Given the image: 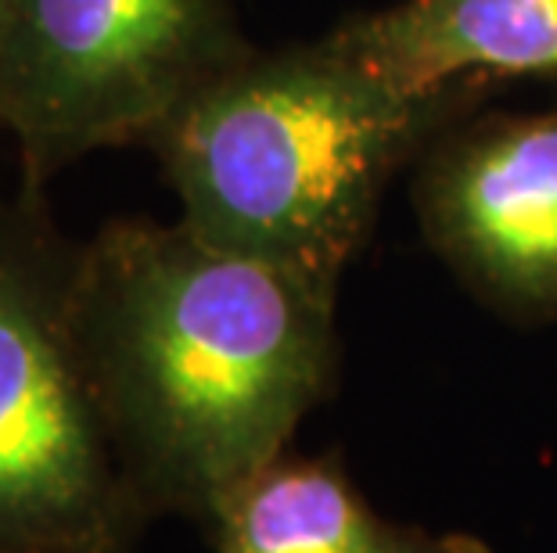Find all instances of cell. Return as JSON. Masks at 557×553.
<instances>
[{
    "instance_id": "6da1fadb",
    "label": "cell",
    "mask_w": 557,
    "mask_h": 553,
    "mask_svg": "<svg viewBox=\"0 0 557 553\" xmlns=\"http://www.w3.org/2000/svg\"><path fill=\"white\" fill-rule=\"evenodd\" d=\"M73 321L112 450L156 521L209 528L335 392L338 288L181 219H120L83 241Z\"/></svg>"
},
{
    "instance_id": "7a4b0ae2",
    "label": "cell",
    "mask_w": 557,
    "mask_h": 553,
    "mask_svg": "<svg viewBox=\"0 0 557 553\" xmlns=\"http://www.w3.org/2000/svg\"><path fill=\"white\" fill-rule=\"evenodd\" d=\"M482 84H399L335 26L252 47L148 144L195 234L338 288L393 176L457 126Z\"/></svg>"
},
{
    "instance_id": "3957f363",
    "label": "cell",
    "mask_w": 557,
    "mask_h": 553,
    "mask_svg": "<svg viewBox=\"0 0 557 553\" xmlns=\"http://www.w3.org/2000/svg\"><path fill=\"white\" fill-rule=\"evenodd\" d=\"M76 249L33 194L0 213V553H134L156 521L83 367Z\"/></svg>"
},
{
    "instance_id": "277c9868",
    "label": "cell",
    "mask_w": 557,
    "mask_h": 553,
    "mask_svg": "<svg viewBox=\"0 0 557 553\" xmlns=\"http://www.w3.org/2000/svg\"><path fill=\"white\" fill-rule=\"evenodd\" d=\"M248 51L231 0H0V126L37 187L151 140Z\"/></svg>"
},
{
    "instance_id": "5b68a950",
    "label": "cell",
    "mask_w": 557,
    "mask_h": 553,
    "mask_svg": "<svg viewBox=\"0 0 557 553\" xmlns=\"http://www.w3.org/2000/svg\"><path fill=\"white\" fill-rule=\"evenodd\" d=\"M424 241L500 321H557V112L449 126L413 184Z\"/></svg>"
},
{
    "instance_id": "8992f818",
    "label": "cell",
    "mask_w": 557,
    "mask_h": 553,
    "mask_svg": "<svg viewBox=\"0 0 557 553\" xmlns=\"http://www.w3.org/2000/svg\"><path fill=\"white\" fill-rule=\"evenodd\" d=\"M216 553H496L482 536L377 514L335 456L281 453L209 521Z\"/></svg>"
},
{
    "instance_id": "52a82bcc",
    "label": "cell",
    "mask_w": 557,
    "mask_h": 553,
    "mask_svg": "<svg viewBox=\"0 0 557 553\" xmlns=\"http://www.w3.org/2000/svg\"><path fill=\"white\" fill-rule=\"evenodd\" d=\"M338 29L410 87L557 73V0H399Z\"/></svg>"
}]
</instances>
